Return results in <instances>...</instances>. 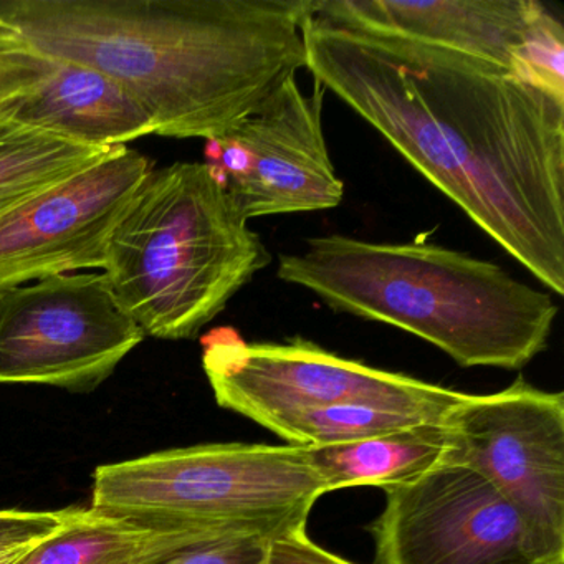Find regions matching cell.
<instances>
[{
	"label": "cell",
	"instance_id": "obj_21",
	"mask_svg": "<svg viewBox=\"0 0 564 564\" xmlns=\"http://www.w3.org/2000/svg\"><path fill=\"white\" fill-rule=\"evenodd\" d=\"M54 531H51V533H54ZM51 533L18 534V536L0 538V564H21L24 557Z\"/></svg>",
	"mask_w": 564,
	"mask_h": 564
},
{
	"label": "cell",
	"instance_id": "obj_8",
	"mask_svg": "<svg viewBox=\"0 0 564 564\" xmlns=\"http://www.w3.org/2000/svg\"><path fill=\"white\" fill-rule=\"evenodd\" d=\"M144 336L105 273L0 290V384L95 391Z\"/></svg>",
	"mask_w": 564,
	"mask_h": 564
},
{
	"label": "cell",
	"instance_id": "obj_3",
	"mask_svg": "<svg viewBox=\"0 0 564 564\" xmlns=\"http://www.w3.org/2000/svg\"><path fill=\"white\" fill-rule=\"evenodd\" d=\"M276 275L335 312L419 336L464 368H523L546 348L557 316L550 293L435 243L315 237L282 253Z\"/></svg>",
	"mask_w": 564,
	"mask_h": 564
},
{
	"label": "cell",
	"instance_id": "obj_16",
	"mask_svg": "<svg viewBox=\"0 0 564 564\" xmlns=\"http://www.w3.org/2000/svg\"><path fill=\"white\" fill-rule=\"evenodd\" d=\"M111 150L39 131L0 127V216L87 170Z\"/></svg>",
	"mask_w": 564,
	"mask_h": 564
},
{
	"label": "cell",
	"instance_id": "obj_9",
	"mask_svg": "<svg viewBox=\"0 0 564 564\" xmlns=\"http://www.w3.org/2000/svg\"><path fill=\"white\" fill-rule=\"evenodd\" d=\"M326 90L306 95L295 78L270 95L226 137L206 141L214 171L247 220L332 210L343 203L323 131Z\"/></svg>",
	"mask_w": 564,
	"mask_h": 564
},
{
	"label": "cell",
	"instance_id": "obj_11",
	"mask_svg": "<svg viewBox=\"0 0 564 564\" xmlns=\"http://www.w3.org/2000/svg\"><path fill=\"white\" fill-rule=\"evenodd\" d=\"M369 530L376 564H540L513 507L457 462L386 490Z\"/></svg>",
	"mask_w": 564,
	"mask_h": 564
},
{
	"label": "cell",
	"instance_id": "obj_5",
	"mask_svg": "<svg viewBox=\"0 0 564 564\" xmlns=\"http://www.w3.org/2000/svg\"><path fill=\"white\" fill-rule=\"evenodd\" d=\"M302 445L171 448L94 474V510L154 527L276 538L306 528L325 495Z\"/></svg>",
	"mask_w": 564,
	"mask_h": 564
},
{
	"label": "cell",
	"instance_id": "obj_1",
	"mask_svg": "<svg viewBox=\"0 0 564 564\" xmlns=\"http://www.w3.org/2000/svg\"><path fill=\"white\" fill-rule=\"evenodd\" d=\"M305 68L564 295V101L445 48L303 21Z\"/></svg>",
	"mask_w": 564,
	"mask_h": 564
},
{
	"label": "cell",
	"instance_id": "obj_18",
	"mask_svg": "<svg viewBox=\"0 0 564 564\" xmlns=\"http://www.w3.org/2000/svg\"><path fill=\"white\" fill-rule=\"evenodd\" d=\"M270 540L263 534H224L183 547L160 564H267Z\"/></svg>",
	"mask_w": 564,
	"mask_h": 564
},
{
	"label": "cell",
	"instance_id": "obj_19",
	"mask_svg": "<svg viewBox=\"0 0 564 564\" xmlns=\"http://www.w3.org/2000/svg\"><path fill=\"white\" fill-rule=\"evenodd\" d=\"M267 564H355L310 540L306 528L273 538Z\"/></svg>",
	"mask_w": 564,
	"mask_h": 564
},
{
	"label": "cell",
	"instance_id": "obj_17",
	"mask_svg": "<svg viewBox=\"0 0 564 564\" xmlns=\"http://www.w3.org/2000/svg\"><path fill=\"white\" fill-rule=\"evenodd\" d=\"M441 421L444 419H435L424 412L349 402L292 412L270 422L265 429L290 445L319 447L365 441L424 422Z\"/></svg>",
	"mask_w": 564,
	"mask_h": 564
},
{
	"label": "cell",
	"instance_id": "obj_13",
	"mask_svg": "<svg viewBox=\"0 0 564 564\" xmlns=\"http://www.w3.org/2000/svg\"><path fill=\"white\" fill-rule=\"evenodd\" d=\"M546 12L534 0H310V14L323 21L445 48L503 68L524 84Z\"/></svg>",
	"mask_w": 564,
	"mask_h": 564
},
{
	"label": "cell",
	"instance_id": "obj_14",
	"mask_svg": "<svg viewBox=\"0 0 564 564\" xmlns=\"http://www.w3.org/2000/svg\"><path fill=\"white\" fill-rule=\"evenodd\" d=\"M305 451L326 494L351 487H379L386 491L411 484L447 462L454 441L441 421Z\"/></svg>",
	"mask_w": 564,
	"mask_h": 564
},
{
	"label": "cell",
	"instance_id": "obj_2",
	"mask_svg": "<svg viewBox=\"0 0 564 564\" xmlns=\"http://www.w3.org/2000/svg\"><path fill=\"white\" fill-rule=\"evenodd\" d=\"M310 0H11L25 42L120 84L158 137H226L305 68Z\"/></svg>",
	"mask_w": 564,
	"mask_h": 564
},
{
	"label": "cell",
	"instance_id": "obj_6",
	"mask_svg": "<svg viewBox=\"0 0 564 564\" xmlns=\"http://www.w3.org/2000/svg\"><path fill=\"white\" fill-rule=\"evenodd\" d=\"M203 368L217 404L262 427L292 412L349 402L444 419L467 395L341 358L303 338L247 343L234 328L204 336Z\"/></svg>",
	"mask_w": 564,
	"mask_h": 564
},
{
	"label": "cell",
	"instance_id": "obj_10",
	"mask_svg": "<svg viewBox=\"0 0 564 564\" xmlns=\"http://www.w3.org/2000/svg\"><path fill=\"white\" fill-rule=\"evenodd\" d=\"M153 163L117 147L87 170L0 216V290L101 269L120 220Z\"/></svg>",
	"mask_w": 564,
	"mask_h": 564
},
{
	"label": "cell",
	"instance_id": "obj_12",
	"mask_svg": "<svg viewBox=\"0 0 564 564\" xmlns=\"http://www.w3.org/2000/svg\"><path fill=\"white\" fill-rule=\"evenodd\" d=\"M0 127L95 148L154 134L150 117L113 78L41 51L19 34L0 37Z\"/></svg>",
	"mask_w": 564,
	"mask_h": 564
},
{
	"label": "cell",
	"instance_id": "obj_4",
	"mask_svg": "<svg viewBox=\"0 0 564 564\" xmlns=\"http://www.w3.org/2000/svg\"><path fill=\"white\" fill-rule=\"evenodd\" d=\"M270 262L203 161L151 171L111 236L104 273L144 335L191 339Z\"/></svg>",
	"mask_w": 564,
	"mask_h": 564
},
{
	"label": "cell",
	"instance_id": "obj_20",
	"mask_svg": "<svg viewBox=\"0 0 564 564\" xmlns=\"http://www.w3.org/2000/svg\"><path fill=\"white\" fill-rule=\"evenodd\" d=\"M70 514V508L58 511L0 510V538L18 534L51 533Z\"/></svg>",
	"mask_w": 564,
	"mask_h": 564
},
{
	"label": "cell",
	"instance_id": "obj_15",
	"mask_svg": "<svg viewBox=\"0 0 564 564\" xmlns=\"http://www.w3.org/2000/svg\"><path fill=\"white\" fill-rule=\"evenodd\" d=\"M224 534L236 533L154 527L94 508H70L64 524L21 564H160L183 547Z\"/></svg>",
	"mask_w": 564,
	"mask_h": 564
},
{
	"label": "cell",
	"instance_id": "obj_7",
	"mask_svg": "<svg viewBox=\"0 0 564 564\" xmlns=\"http://www.w3.org/2000/svg\"><path fill=\"white\" fill-rule=\"evenodd\" d=\"M448 462L481 475L517 511L534 560L564 564V394L517 379L465 395L444 417Z\"/></svg>",
	"mask_w": 564,
	"mask_h": 564
}]
</instances>
